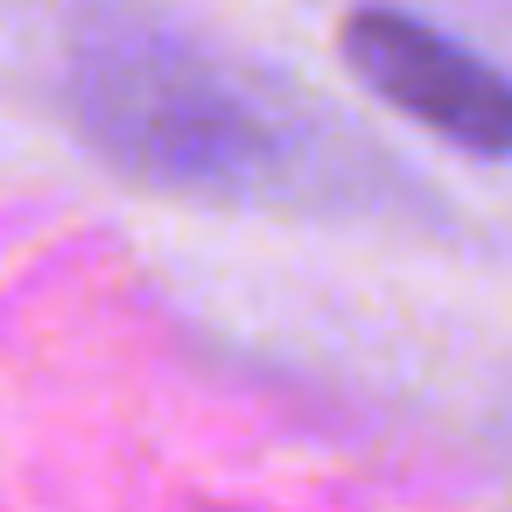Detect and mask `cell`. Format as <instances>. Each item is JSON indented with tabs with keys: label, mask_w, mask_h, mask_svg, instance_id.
Returning <instances> with one entry per match:
<instances>
[{
	"label": "cell",
	"mask_w": 512,
	"mask_h": 512,
	"mask_svg": "<svg viewBox=\"0 0 512 512\" xmlns=\"http://www.w3.org/2000/svg\"><path fill=\"white\" fill-rule=\"evenodd\" d=\"M71 113L120 176L176 197H253L295 162V127L218 57L162 29H106L85 43Z\"/></svg>",
	"instance_id": "obj_1"
},
{
	"label": "cell",
	"mask_w": 512,
	"mask_h": 512,
	"mask_svg": "<svg viewBox=\"0 0 512 512\" xmlns=\"http://www.w3.org/2000/svg\"><path fill=\"white\" fill-rule=\"evenodd\" d=\"M337 50H344L351 78L400 120L428 127L456 155L512 162V78L491 57H477L470 43H456L449 29L372 0V8L344 15Z\"/></svg>",
	"instance_id": "obj_2"
}]
</instances>
